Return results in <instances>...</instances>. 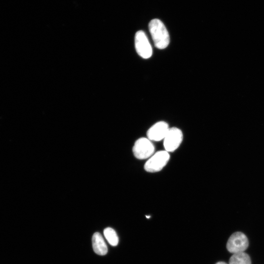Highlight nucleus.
I'll return each instance as SVG.
<instances>
[{
  "label": "nucleus",
  "instance_id": "1",
  "mask_svg": "<svg viewBox=\"0 0 264 264\" xmlns=\"http://www.w3.org/2000/svg\"><path fill=\"white\" fill-rule=\"evenodd\" d=\"M149 29L156 47L161 49L167 47L170 43V36L165 26L160 20H151Z\"/></svg>",
  "mask_w": 264,
  "mask_h": 264
},
{
  "label": "nucleus",
  "instance_id": "2",
  "mask_svg": "<svg viewBox=\"0 0 264 264\" xmlns=\"http://www.w3.org/2000/svg\"><path fill=\"white\" fill-rule=\"evenodd\" d=\"M170 159V154L166 151H160L152 155L144 165L148 172L155 173L161 170Z\"/></svg>",
  "mask_w": 264,
  "mask_h": 264
},
{
  "label": "nucleus",
  "instance_id": "3",
  "mask_svg": "<svg viewBox=\"0 0 264 264\" xmlns=\"http://www.w3.org/2000/svg\"><path fill=\"white\" fill-rule=\"evenodd\" d=\"M155 147L154 144L148 138L141 137L134 143L132 152L134 156L139 159L150 158L154 154Z\"/></svg>",
  "mask_w": 264,
  "mask_h": 264
},
{
  "label": "nucleus",
  "instance_id": "4",
  "mask_svg": "<svg viewBox=\"0 0 264 264\" xmlns=\"http://www.w3.org/2000/svg\"><path fill=\"white\" fill-rule=\"evenodd\" d=\"M248 240L242 232H237L231 235L226 244L227 250L233 254L243 252L248 246Z\"/></svg>",
  "mask_w": 264,
  "mask_h": 264
},
{
  "label": "nucleus",
  "instance_id": "5",
  "mask_svg": "<svg viewBox=\"0 0 264 264\" xmlns=\"http://www.w3.org/2000/svg\"><path fill=\"white\" fill-rule=\"evenodd\" d=\"M135 47L138 54L144 59L152 56V47L144 32L137 31L135 35Z\"/></svg>",
  "mask_w": 264,
  "mask_h": 264
},
{
  "label": "nucleus",
  "instance_id": "6",
  "mask_svg": "<svg viewBox=\"0 0 264 264\" xmlns=\"http://www.w3.org/2000/svg\"><path fill=\"white\" fill-rule=\"evenodd\" d=\"M163 140L165 151L168 152H174L178 148L182 141V132L176 127L169 128Z\"/></svg>",
  "mask_w": 264,
  "mask_h": 264
},
{
  "label": "nucleus",
  "instance_id": "7",
  "mask_svg": "<svg viewBox=\"0 0 264 264\" xmlns=\"http://www.w3.org/2000/svg\"><path fill=\"white\" fill-rule=\"evenodd\" d=\"M169 129L168 124L159 121L153 125L147 131V138L151 141H159L164 139Z\"/></svg>",
  "mask_w": 264,
  "mask_h": 264
},
{
  "label": "nucleus",
  "instance_id": "8",
  "mask_svg": "<svg viewBox=\"0 0 264 264\" xmlns=\"http://www.w3.org/2000/svg\"><path fill=\"white\" fill-rule=\"evenodd\" d=\"M92 247L94 252L103 256L108 252V247L101 234L95 232L92 238Z\"/></svg>",
  "mask_w": 264,
  "mask_h": 264
},
{
  "label": "nucleus",
  "instance_id": "9",
  "mask_svg": "<svg viewBox=\"0 0 264 264\" xmlns=\"http://www.w3.org/2000/svg\"><path fill=\"white\" fill-rule=\"evenodd\" d=\"M229 264H251L249 255L243 252L233 254L229 261Z\"/></svg>",
  "mask_w": 264,
  "mask_h": 264
},
{
  "label": "nucleus",
  "instance_id": "10",
  "mask_svg": "<svg viewBox=\"0 0 264 264\" xmlns=\"http://www.w3.org/2000/svg\"><path fill=\"white\" fill-rule=\"evenodd\" d=\"M104 235L108 242L112 246L118 244L119 239L116 232L110 227H107L104 230Z\"/></svg>",
  "mask_w": 264,
  "mask_h": 264
},
{
  "label": "nucleus",
  "instance_id": "11",
  "mask_svg": "<svg viewBox=\"0 0 264 264\" xmlns=\"http://www.w3.org/2000/svg\"><path fill=\"white\" fill-rule=\"evenodd\" d=\"M216 264H227L223 262H219L216 263Z\"/></svg>",
  "mask_w": 264,
  "mask_h": 264
}]
</instances>
